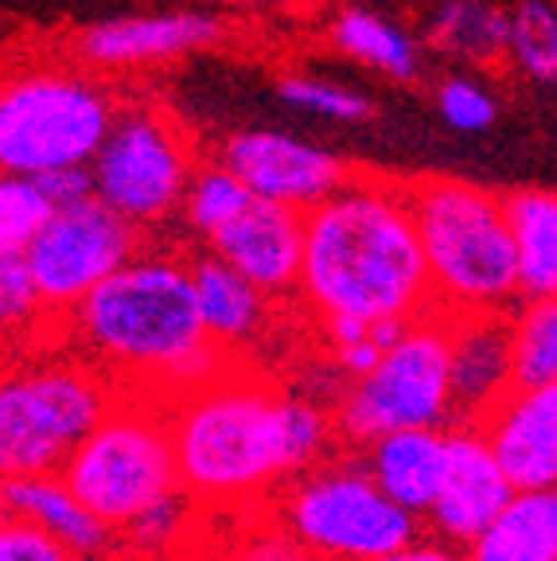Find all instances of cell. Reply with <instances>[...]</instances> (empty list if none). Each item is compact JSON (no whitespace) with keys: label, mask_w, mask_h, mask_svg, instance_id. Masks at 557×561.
Masks as SVG:
<instances>
[{"label":"cell","mask_w":557,"mask_h":561,"mask_svg":"<svg viewBox=\"0 0 557 561\" xmlns=\"http://www.w3.org/2000/svg\"><path fill=\"white\" fill-rule=\"evenodd\" d=\"M180 483L203 511L253 507L340 453L336 410L300 386L230 363L172 402Z\"/></svg>","instance_id":"cell-1"},{"label":"cell","mask_w":557,"mask_h":561,"mask_svg":"<svg viewBox=\"0 0 557 561\" xmlns=\"http://www.w3.org/2000/svg\"><path fill=\"white\" fill-rule=\"evenodd\" d=\"M52 335L98 363L122 394L160 402L192 394L235 363L203 328L187 250L172 245L145 242Z\"/></svg>","instance_id":"cell-2"},{"label":"cell","mask_w":557,"mask_h":561,"mask_svg":"<svg viewBox=\"0 0 557 561\" xmlns=\"http://www.w3.org/2000/svg\"><path fill=\"white\" fill-rule=\"evenodd\" d=\"M300 305L328 320H418L433 312V280L406 180L359 168L305 215Z\"/></svg>","instance_id":"cell-3"},{"label":"cell","mask_w":557,"mask_h":561,"mask_svg":"<svg viewBox=\"0 0 557 561\" xmlns=\"http://www.w3.org/2000/svg\"><path fill=\"white\" fill-rule=\"evenodd\" d=\"M433 305L448 316L511 312L523 300L519 254L503 195L461 175L406 180Z\"/></svg>","instance_id":"cell-4"},{"label":"cell","mask_w":557,"mask_h":561,"mask_svg":"<svg viewBox=\"0 0 557 561\" xmlns=\"http://www.w3.org/2000/svg\"><path fill=\"white\" fill-rule=\"evenodd\" d=\"M117 398L122 386L55 335L16 347L0 386L4 476L62 472Z\"/></svg>","instance_id":"cell-5"},{"label":"cell","mask_w":557,"mask_h":561,"mask_svg":"<svg viewBox=\"0 0 557 561\" xmlns=\"http://www.w3.org/2000/svg\"><path fill=\"white\" fill-rule=\"evenodd\" d=\"M125 94L82 59H16L0 90V168L47 175L94 164Z\"/></svg>","instance_id":"cell-6"},{"label":"cell","mask_w":557,"mask_h":561,"mask_svg":"<svg viewBox=\"0 0 557 561\" xmlns=\"http://www.w3.org/2000/svg\"><path fill=\"white\" fill-rule=\"evenodd\" d=\"M265 515L323 561H378L425 535V523L378 488L355 448H340L288 480Z\"/></svg>","instance_id":"cell-7"},{"label":"cell","mask_w":557,"mask_h":561,"mask_svg":"<svg viewBox=\"0 0 557 561\" xmlns=\"http://www.w3.org/2000/svg\"><path fill=\"white\" fill-rule=\"evenodd\" d=\"M62 480L98 518H105L122 535L133 518L183 488L172 402L122 394L114 410L98 421V430L79 445V453L67 460Z\"/></svg>","instance_id":"cell-8"},{"label":"cell","mask_w":557,"mask_h":561,"mask_svg":"<svg viewBox=\"0 0 557 561\" xmlns=\"http://www.w3.org/2000/svg\"><path fill=\"white\" fill-rule=\"evenodd\" d=\"M203 152L192 129L160 98L133 94L122 102L114 129L98 149L94 195L129 219L145 238L180 222L183 195L192 187Z\"/></svg>","instance_id":"cell-9"},{"label":"cell","mask_w":557,"mask_h":561,"mask_svg":"<svg viewBox=\"0 0 557 561\" xmlns=\"http://www.w3.org/2000/svg\"><path fill=\"white\" fill-rule=\"evenodd\" d=\"M453 316L433 308L383 355L371 375L351 378L336 402L343 448L401 430H453Z\"/></svg>","instance_id":"cell-10"},{"label":"cell","mask_w":557,"mask_h":561,"mask_svg":"<svg viewBox=\"0 0 557 561\" xmlns=\"http://www.w3.org/2000/svg\"><path fill=\"white\" fill-rule=\"evenodd\" d=\"M145 242L148 238L114 207H105L98 195L79 207L59 210L44 227V234L24 250V262L52 316V332L102 280L129 265L145 250Z\"/></svg>","instance_id":"cell-11"},{"label":"cell","mask_w":557,"mask_h":561,"mask_svg":"<svg viewBox=\"0 0 557 561\" xmlns=\"http://www.w3.org/2000/svg\"><path fill=\"white\" fill-rule=\"evenodd\" d=\"M211 157L242 175L253 195L285 203L305 215L331 199L359 172L340 152L281 129H235L218 140Z\"/></svg>","instance_id":"cell-12"},{"label":"cell","mask_w":557,"mask_h":561,"mask_svg":"<svg viewBox=\"0 0 557 561\" xmlns=\"http://www.w3.org/2000/svg\"><path fill=\"white\" fill-rule=\"evenodd\" d=\"M227 20L207 9H160L105 16L82 27L70 39V55L102 75H129V70L164 67L183 55L207 51L223 44Z\"/></svg>","instance_id":"cell-13"},{"label":"cell","mask_w":557,"mask_h":561,"mask_svg":"<svg viewBox=\"0 0 557 561\" xmlns=\"http://www.w3.org/2000/svg\"><path fill=\"white\" fill-rule=\"evenodd\" d=\"M203 250L235 265L265 297L296 300L305 270V210L253 195L250 207L215 230Z\"/></svg>","instance_id":"cell-14"},{"label":"cell","mask_w":557,"mask_h":561,"mask_svg":"<svg viewBox=\"0 0 557 561\" xmlns=\"http://www.w3.org/2000/svg\"><path fill=\"white\" fill-rule=\"evenodd\" d=\"M514 483L499 465L496 448L488 445L479 425H453V460H448V476L436 495L433 511H429L425 526L429 535L444 538V542L464 546L468 550L491 518L511 503Z\"/></svg>","instance_id":"cell-15"},{"label":"cell","mask_w":557,"mask_h":561,"mask_svg":"<svg viewBox=\"0 0 557 561\" xmlns=\"http://www.w3.org/2000/svg\"><path fill=\"white\" fill-rule=\"evenodd\" d=\"M514 491L557 488V382L514 386L479 421Z\"/></svg>","instance_id":"cell-16"},{"label":"cell","mask_w":557,"mask_h":561,"mask_svg":"<svg viewBox=\"0 0 557 561\" xmlns=\"http://www.w3.org/2000/svg\"><path fill=\"white\" fill-rule=\"evenodd\" d=\"M511 312L453 316V405L456 425H479L514 390Z\"/></svg>","instance_id":"cell-17"},{"label":"cell","mask_w":557,"mask_h":561,"mask_svg":"<svg viewBox=\"0 0 557 561\" xmlns=\"http://www.w3.org/2000/svg\"><path fill=\"white\" fill-rule=\"evenodd\" d=\"M4 515L47 530L79 561H117L125 553L122 535L75 495L62 472L4 476Z\"/></svg>","instance_id":"cell-18"},{"label":"cell","mask_w":557,"mask_h":561,"mask_svg":"<svg viewBox=\"0 0 557 561\" xmlns=\"http://www.w3.org/2000/svg\"><path fill=\"white\" fill-rule=\"evenodd\" d=\"M363 456L366 472L398 507L418 515L421 523L433 511L436 495L448 476L453 460V430H401L355 448Z\"/></svg>","instance_id":"cell-19"},{"label":"cell","mask_w":557,"mask_h":561,"mask_svg":"<svg viewBox=\"0 0 557 561\" xmlns=\"http://www.w3.org/2000/svg\"><path fill=\"white\" fill-rule=\"evenodd\" d=\"M187 262H192L203 328H207V335L227 351L230 359H238V351L253 347L270 332L273 297H265L250 277H242L235 265L223 262L211 250H203V245L187 250Z\"/></svg>","instance_id":"cell-20"},{"label":"cell","mask_w":557,"mask_h":561,"mask_svg":"<svg viewBox=\"0 0 557 561\" xmlns=\"http://www.w3.org/2000/svg\"><path fill=\"white\" fill-rule=\"evenodd\" d=\"M468 561H557V488L514 491L468 546Z\"/></svg>","instance_id":"cell-21"},{"label":"cell","mask_w":557,"mask_h":561,"mask_svg":"<svg viewBox=\"0 0 557 561\" xmlns=\"http://www.w3.org/2000/svg\"><path fill=\"white\" fill-rule=\"evenodd\" d=\"M425 39L436 55L464 67H499L511 55V12L491 0H441L425 24Z\"/></svg>","instance_id":"cell-22"},{"label":"cell","mask_w":557,"mask_h":561,"mask_svg":"<svg viewBox=\"0 0 557 561\" xmlns=\"http://www.w3.org/2000/svg\"><path fill=\"white\" fill-rule=\"evenodd\" d=\"M328 44L390 82L421 79V44L394 20L371 9H340L328 20Z\"/></svg>","instance_id":"cell-23"},{"label":"cell","mask_w":557,"mask_h":561,"mask_svg":"<svg viewBox=\"0 0 557 561\" xmlns=\"http://www.w3.org/2000/svg\"><path fill=\"white\" fill-rule=\"evenodd\" d=\"M523 297H557V192L514 187L503 195Z\"/></svg>","instance_id":"cell-24"},{"label":"cell","mask_w":557,"mask_h":561,"mask_svg":"<svg viewBox=\"0 0 557 561\" xmlns=\"http://www.w3.org/2000/svg\"><path fill=\"white\" fill-rule=\"evenodd\" d=\"M253 192L238 172H230L218 157H203L195 168V180L183 195L180 210V230L192 238V245H207L215 230H223L230 219H238L250 207Z\"/></svg>","instance_id":"cell-25"},{"label":"cell","mask_w":557,"mask_h":561,"mask_svg":"<svg viewBox=\"0 0 557 561\" xmlns=\"http://www.w3.org/2000/svg\"><path fill=\"white\" fill-rule=\"evenodd\" d=\"M514 382H557V297H523L511 308Z\"/></svg>","instance_id":"cell-26"},{"label":"cell","mask_w":557,"mask_h":561,"mask_svg":"<svg viewBox=\"0 0 557 561\" xmlns=\"http://www.w3.org/2000/svg\"><path fill=\"white\" fill-rule=\"evenodd\" d=\"M519 75L531 82H557V4L554 0H519L511 9V55Z\"/></svg>","instance_id":"cell-27"},{"label":"cell","mask_w":557,"mask_h":561,"mask_svg":"<svg viewBox=\"0 0 557 561\" xmlns=\"http://www.w3.org/2000/svg\"><path fill=\"white\" fill-rule=\"evenodd\" d=\"M55 215L59 207L35 175H4L0 180V257L24 254Z\"/></svg>","instance_id":"cell-28"},{"label":"cell","mask_w":557,"mask_h":561,"mask_svg":"<svg viewBox=\"0 0 557 561\" xmlns=\"http://www.w3.org/2000/svg\"><path fill=\"white\" fill-rule=\"evenodd\" d=\"M277 98L285 105H293V110H300V114H312L340 125L371 122L378 114V105L371 94H363L355 87H343L336 79H316V75H281Z\"/></svg>","instance_id":"cell-29"},{"label":"cell","mask_w":557,"mask_h":561,"mask_svg":"<svg viewBox=\"0 0 557 561\" xmlns=\"http://www.w3.org/2000/svg\"><path fill=\"white\" fill-rule=\"evenodd\" d=\"M200 503L187 495V491H175L168 500H160L152 511H145L140 518H133L129 526L122 530V546L125 553L133 558H145V561H160L168 553L180 550V542L187 538L192 530V518L200 515Z\"/></svg>","instance_id":"cell-30"},{"label":"cell","mask_w":557,"mask_h":561,"mask_svg":"<svg viewBox=\"0 0 557 561\" xmlns=\"http://www.w3.org/2000/svg\"><path fill=\"white\" fill-rule=\"evenodd\" d=\"M433 102L441 122L453 133H461V137H484L499 122V98L476 75H448V79H441L433 90Z\"/></svg>","instance_id":"cell-31"},{"label":"cell","mask_w":557,"mask_h":561,"mask_svg":"<svg viewBox=\"0 0 557 561\" xmlns=\"http://www.w3.org/2000/svg\"><path fill=\"white\" fill-rule=\"evenodd\" d=\"M0 561H79L59 538H52L39 526L24 523V518L4 515V530H0Z\"/></svg>","instance_id":"cell-32"},{"label":"cell","mask_w":557,"mask_h":561,"mask_svg":"<svg viewBox=\"0 0 557 561\" xmlns=\"http://www.w3.org/2000/svg\"><path fill=\"white\" fill-rule=\"evenodd\" d=\"M35 180H39V187H44V192L52 195V203L59 210L79 207V203L94 199V172H90V164L55 168V172L35 175Z\"/></svg>","instance_id":"cell-33"},{"label":"cell","mask_w":557,"mask_h":561,"mask_svg":"<svg viewBox=\"0 0 557 561\" xmlns=\"http://www.w3.org/2000/svg\"><path fill=\"white\" fill-rule=\"evenodd\" d=\"M378 561H468V550L444 542V538H436L425 530V535L413 538L410 546H401V550L386 553V558H378Z\"/></svg>","instance_id":"cell-34"},{"label":"cell","mask_w":557,"mask_h":561,"mask_svg":"<svg viewBox=\"0 0 557 561\" xmlns=\"http://www.w3.org/2000/svg\"><path fill=\"white\" fill-rule=\"evenodd\" d=\"M122 561H145V558H133V553H129V558H122Z\"/></svg>","instance_id":"cell-35"}]
</instances>
